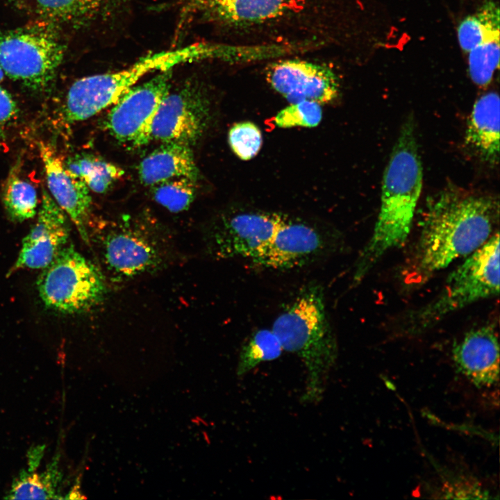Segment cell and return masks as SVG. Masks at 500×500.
I'll list each match as a JSON object with an SVG mask.
<instances>
[{"mask_svg":"<svg viewBox=\"0 0 500 500\" xmlns=\"http://www.w3.org/2000/svg\"><path fill=\"white\" fill-rule=\"evenodd\" d=\"M210 117L206 91L188 83L170 90L162 99L153 119L151 141L179 142L190 146L203 134Z\"/></svg>","mask_w":500,"mask_h":500,"instance_id":"13","label":"cell"},{"mask_svg":"<svg viewBox=\"0 0 500 500\" xmlns=\"http://www.w3.org/2000/svg\"><path fill=\"white\" fill-rule=\"evenodd\" d=\"M17 106L11 94L0 86V131L16 116Z\"/></svg>","mask_w":500,"mask_h":500,"instance_id":"30","label":"cell"},{"mask_svg":"<svg viewBox=\"0 0 500 500\" xmlns=\"http://www.w3.org/2000/svg\"><path fill=\"white\" fill-rule=\"evenodd\" d=\"M419 156L415 122L409 117L401 127L385 169L377 220L356 260L352 286L360 284L383 256L408 240L422 188Z\"/></svg>","mask_w":500,"mask_h":500,"instance_id":"3","label":"cell"},{"mask_svg":"<svg viewBox=\"0 0 500 500\" xmlns=\"http://www.w3.org/2000/svg\"><path fill=\"white\" fill-rule=\"evenodd\" d=\"M499 293V232L496 231L478 249L466 257L447 277L433 300L406 312L398 322L397 333L417 336L449 315Z\"/></svg>","mask_w":500,"mask_h":500,"instance_id":"5","label":"cell"},{"mask_svg":"<svg viewBox=\"0 0 500 500\" xmlns=\"http://www.w3.org/2000/svg\"><path fill=\"white\" fill-rule=\"evenodd\" d=\"M192 49L187 45L175 50L162 51L142 57L123 69L83 77L69 88L62 106V117L69 123L92 117L119 99L143 76L190 62Z\"/></svg>","mask_w":500,"mask_h":500,"instance_id":"7","label":"cell"},{"mask_svg":"<svg viewBox=\"0 0 500 500\" xmlns=\"http://www.w3.org/2000/svg\"><path fill=\"white\" fill-rule=\"evenodd\" d=\"M172 69L160 72L147 82L133 86L112 105L105 127L115 140L133 147L151 142L153 119L170 90Z\"/></svg>","mask_w":500,"mask_h":500,"instance_id":"12","label":"cell"},{"mask_svg":"<svg viewBox=\"0 0 500 500\" xmlns=\"http://www.w3.org/2000/svg\"><path fill=\"white\" fill-rule=\"evenodd\" d=\"M283 351L281 342L272 328H260L254 331L240 349L238 375L242 376L260 363L278 358Z\"/></svg>","mask_w":500,"mask_h":500,"instance_id":"24","label":"cell"},{"mask_svg":"<svg viewBox=\"0 0 500 500\" xmlns=\"http://www.w3.org/2000/svg\"><path fill=\"white\" fill-rule=\"evenodd\" d=\"M196 180L178 177L164 181L152 187L155 201L172 212L189 208L195 197Z\"/></svg>","mask_w":500,"mask_h":500,"instance_id":"25","label":"cell"},{"mask_svg":"<svg viewBox=\"0 0 500 500\" xmlns=\"http://www.w3.org/2000/svg\"><path fill=\"white\" fill-rule=\"evenodd\" d=\"M39 151L51 196L67 214L83 241L88 244V228L92 204L89 188L66 167L49 146L41 143Z\"/></svg>","mask_w":500,"mask_h":500,"instance_id":"16","label":"cell"},{"mask_svg":"<svg viewBox=\"0 0 500 500\" xmlns=\"http://www.w3.org/2000/svg\"><path fill=\"white\" fill-rule=\"evenodd\" d=\"M456 370L477 388L490 387L499 379V344L496 329L487 324L466 333L452 347Z\"/></svg>","mask_w":500,"mask_h":500,"instance_id":"17","label":"cell"},{"mask_svg":"<svg viewBox=\"0 0 500 500\" xmlns=\"http://www.w3.org/2000/svg\"><path fill=\"white\" fill-rule=\"evenodd\" d=\"M499 40L487 42L468 53V71L472 81L478 86H487L499 67Z\"/></svg>","mask_w":500,"mask_h":500,"instance_id":"27","label":"cell"},{"mask_svg":"<svg viewBox=\"0 0 500 500\" xmlns=\"http://www.w3.org/2000/svg\"><path fill=\"white\" fill-rule=\"evenodd\" d=\"M126 222L106 226L90 239L97 247L104 276L114 283L156 272L172 258V240L166 235Z\"/></svg>","mask_w":500,"mask_h":500,"instance_id":"6","label":"cell"},{"mask_svg":"<svg viewBox=\"0 0 500 500\" xmlns=\"http://www.w3.org/2000/svg\"><path fill=\"white\" fill-rule=\"evenodd\" d=\"M4 72L0 66V83L3 81L4 77Z\"/></svg>","mask_w":500,"mask_h":500,"instance_id":"31","label":"cell"},{"mask_svg":"<svg viewBox=\"0 0 500 500\" xmlns=\"http://www.w3.org/2000/svg\"><path fill=\"white\" fill-rule=\"evenodd\" d=\"M322 110L316 101L304 100L281 110L275 117L274 122L280 128L315 127L321 122Z\"/></svg>","mask_w":500,"mask_h":500,"instance_id":"29","label":"cell"},{"mask_svg":"<svg viewBox=\"0 0 500 500\" xmlns=\"http://www.w3.org/2000/svg\"><path fill=\"white\" fill-rule=\"evenodd\" d=\"M181 17V24L196 19L213 25L238 44L306 53L338 40L335 0H183Z\"/></svg>","mask_w":500,"mask_h":500,"instance_id":"1","label":"cell"},{"mask_svg":"<svg viewBox=\"0 0 500 500\" xmlns=\"http://www.w3.org/2000/svg\"><path fill=\"white\" fill-rule=\"evenodd\" d=\"M283 214L237 210L222 215L205 233L209 255L217 260H251L269 242Z\"/></svg>","mask_w":500,"mask_h":500,"instance_id":"11","label":"cell"},{"mask_svg":"<svg viewBox=\"0 0 500 500\" xmlns=\"http://www.w3.org/2000/svg\"><path fill=\"white\" fill-rule=\"evenodd\" d=\"M64 162L90 190L96 193L106 192L124 174L119 167L91 154L76 155Z\"/></svg>","mask_w":500,"mask_h":500,"instance_id":"22","label":"cell"},{"mask_svg":"<svg viewBox=\"0 0 500 500\" xmlns=\"http://www.w3.org/2000/svg\"><path fill=\"white\" fill-rule=\"evenodd\" d=\"M465 144L481 162L495 166L499 160V97L495 92L481 96L467 122Z\"/></svg>","mask_w":500,"mask_h":500,"instance_id":"18","label":"cell"},{"mask_svg":"<svg viewBox=\"0 0 500 500\" xmlns=\"http://www.w3.org/2000/svg\"><path fill=\"white\" fill-rule=\"evenodd\" d=\"M499 5L488 1L462 20L458 26L457 35L463 51L468 53L481 44L499 40Z\"/></svg>","mask_w":500,"mask_h":500,"instance_id":"21","label":"cell"},{"mask_svg":"<svg viewBox=\"0 0 500 500\" xmlns=\"http://www.w3.org/2000/svg\"><path fill=\"white\" fill-rule=\"evenodd\" d=\"M11 1H14V0H11Z\"/></svg>","mask_w":500,"mask_h":500,"instance_id":"32","label":"cell"},{"mask_svg":"<svg viewBox=\"0 0 500 500\" xmlns=\"http://www.w3.org/2000/svg\"><path fill=\"white\" fill-rule=\"evenodd\" d=\"M2 201L8 215L14 221L23 222L36 215L38 195L35 188L13 169L4 183Z\"/></svg>","mask_w":500,"mask_h":500,"instance_id":"23","label":"cell"},{"mask_svg":"<svg viewBox=\"0 0 500 500\" xmlns=\"http://www.w3.org/2000/svg\"><path fill=\"white\" fill-rule=\"evenodd\" d=\"M140 180L153 186L178 177L197 180L199 171L191 146L179 142H166L145 156L138 166Z\"/></svg>","mask_w":500,"mask_h":500,"instance_id":"19","label":"cell"},{"mask_svg":"<svg viewBox=\"0 0 500 500\" xmlns=\"http://www.w3.org/2000/svg\"><path fill=\"white\" fill-rule=\"evenodd\" d=\"M344 244L333 228L283 215L269 242L250 261L263 269L289 270L334 254Z\"/></svg>","mask_w":500,"mask_h":500,"instance_id":"10","label":"cell"},{"mask_svg":"<svg viewBox=\"0 0 500 500\" xmlns=\"http://www.w3.org/2000/svg\"><path fill=\"white\" fill-rule=\"evenodd\" d=\"M499 203L492 194L446 189L427 207L410 255L400 271L407 290L426 283L455 260L482 247L498 230Z\"/></svg>","mask_w":500,"mask_h":500,"instance_id":"2","label":"cell"},{"mask_svg":"<svg viewBox=\"0 0 500 500\" xmlns=\"http://www.w3.org/2000/svg\"><path fill=\"white\" fill-rule=\"evenodd\" d=\"M37 286L44 305L65 314L88 311L101 303L106 294L101 270L72 244L65 246L43 268Z\"/></svg>","mask_w":500,"mask_h":500,"instance_id":"8","label":"cell"},{"mask_svg":"<svg viewBox=\"0 0 500 500\" xmlns=\"http://www.w3.org/2000/svg\"><path fill=\"white\" fill-rule=\"evenodd\" d=\"M58 472L49 469L43 474L23 472L12 484L6 497L10 499H50L56 496Z\"/></svg>","mask_w":500,"mask_h":500,"instance_id":"26","label":"cell"},{"mask_svg":"<svg viewBox=\"0 0 500 500\" xmlns=\"http://www.w3.org/2000/svg\"><path fill=\"white\" fill-rule=\"evenodd\" d=\"M228 140L232 151L239 158L249 160L259 152L262 136L257 125L251 122H242L230 128Z\"/></svg>","mask_w":500,"mask_h":500,"instance_id":"28","label":"cell"},{"mask_svg":"<svg viewBox=\"0 0 500 500\" xmlns=\"http://www.w3.org/2000/svg\"><path fill=\"white\" fill-rule=\"evenodd\" d=\"M118 0H35L39 12L49 20L83 24L111 11Z\"/></svg>","mask_w":500,"mask_h":500,"instance_id":"20","label":"cell"},{"mask_svg":"<svg viewBox=\"0 0 500 500\" xmlns=\"http://www.w3.org/2000/svg\"><path fill=\"white\" fill-rule=\"evenodd\" d=\"M69 237L65 212L43 189L37 220L22 240L13 269L44 268L65 246Z\"/></svg>","mask_w":500,"mask_h":500,"instance_id":"15","label":"cell"},{"mask_svg":"<svg viewBox=\"0 0 500 500\" xmlns=\"http://www.w3.org/2000/svg\"><path fill=\"white\" fill-rule=\"evenodd\" d=\"M65 46L55 30L33 24L0 30V66L9 78L34 90H44L56 77Z\"/></svg>","mask_w":500,"mask_h":500,"instance_id":"9","label":"cell"},{"mask_svg":"<svg viewBox=\"0 0 500 500\" xmlns=\"http://www.w3.org/2000/svg\"><path fill=\"white\" fill-rule=\"evenodd\" d=\"M270 60L265 69L269 85L290 103L308 100L319 104L333 101L339 94V80L327 65L293 57Z\"/></svg>","mask_w":500,"mask_h":500,"instance_id":"14","label":"cell"},{"mask_svg":"<svg viewBox=\"0 0 500 500\" xmlns=\"http://www.w3.org/2000/svg\"><path fill=\"white\" fill-rule=\"evenodd\" d=\"M271 328L283 351L297 356L306 367L307 378L301 400L318 402L338 355L322 285L311 282L301 288L276 317Z\"/></svg>","mask_w":500,"mask_h":500,"instance_id":"4","label":"cell"}]
</instances>
